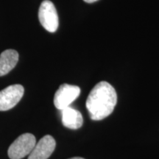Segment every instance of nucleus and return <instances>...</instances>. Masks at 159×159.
<instances>
[{
  "label": "nucleus",
  "mask_w": 159,
  "mask_h": 159,
  "mask_svg": "<svg viewBox=\"0 0 159 159\" xmlns=\"http://www.w3.org/2000/svg\"><path fill=\"white\" fill-rule=\"evenodd\" d=\"M117 94L114 87L105 81L95 85L86 99V108L91 119L99 121L113 112L116 105Z\"/></svg>",
  "instance_id": "obj_1"
},
{
  "label": "nucleus",
  "mask_w": 159,
  "mask_h": 159,
  "mask_svg": "<svg viewBox=\"0 0 159 159\" xmlns=\"http://www.w3.org/2000/svg\"><path fill=\"white\" fill-rule=\"evenodd\" d=\"M36 144L35 137L31 134L19 136L9 147L7 154L11 159H21L28 156Z\"/></svg>",
  "instance_id": "obj_2"
},
{
  "label": "nucleus",
  "mask_w": 159,
  "mask_h": 159,
  "mask_svg": "<svg viewBox=\"0 0 159 159\" xmlns=\"http://www.w3.org/2000/svg\"><path fill=\"white\" fill-rule=\"evenodd\" d=\"M39 19L43 28L49 33H55L59 25L58 15L54 4L49 0L41 2L39 10Z\"/></svg>",
  "instance_id": "obj_3"
},
{
  "label": "nucleus",
  "mask_w": 159,
  "mask_h": 159,
  "mask_svg": "<svg viewBox=\"0 0 159 159\" xmlns=\"http://www.w3.org/2000/svg\"><path fill=\"white\" fill-rule=\"evenodd\" d=\"M80 89L74 85L63 84L55 92L54 105L58 110H63L69 107L71 103L79 97Z\"/></svg>",
  "instance_id": "obj_4"
},
{
  "label": "nucleus",
  "mask_w": 159,
  "mask_h": 159,
  "mask_svg": "<svg viewBox=\"0 0 159 159\" xmlns=\"http://www.w3.org/2000/svg\"><path fill=\"white\" fill-rule=\"evenodd\" d=\"M25 89L21 85L15 84L0 91V111H6L15 107L22 98Z\"/></svg>",
  "instance_id": "obj_5"
},
{
  "label": "nucleus",
  "mask_w": 159,
  "mask_h": 159,
  "mask_svg": "<svg viewBox=\"0 0 159 159\" xmlns=\"http://www.w3.org/2000/svg\"><path fill=\"white\" fill-rule=\"evenodd\" d=\"M56 142L50 135L44 136L35 144L28 159H47L54 152Z\"/></svg>",
  "instance_id": "obj_6"
},
{
  "label": "nucleus",
  "mask_w": 159,
  "mask_h": 159,
  "mask_svg": "<svg viewBox=\"0 0 159 159\" xmlns=\"http://www.w3.org/2000/svg\"><path fill=\"white\" fill-rule=\"evenodd\" d=\"M61 111L62 123L66 128L71 130H77L82 127L83 119L80 111L71 108L70 106L63 109Z\"/></svg>",
  "instance_id": "obj_7"
},
{
  "label": "nucleus",
  "mask_w": 159,
  "mask_h": 159,
  "mask_svg": "<svg viewBox=\"0 0 159 159\" xmlns=\"http://www.w3.org/2000/svg\"><path fill=\"white\" fill-rule=\"evenodd\" d=\"M19 61V53L14 49H7L0 55V77L8 74Z\"/></svg>",
  "instance_id": "obj_8"
},
{
  "label": "nucleus",
  "mask_w": 159,
  "mask_h": 159,
  "mask_svg": "<svg viewBox=\"0 0 159 159\" xmlns=\"http://www.w3.org/2000/svg\"><path fill=\"white\" fill-rule=\"evenodd\" d=\"M83 1L85 2L86 3H94L95 2L98 1V0H83Z\"/></svg>",
  "instance_id": "obj_9"
},
{
  "label": "nucleus",
  "mask_w": 159,
  "mask_h": 159,
  "mask_svg": "<svg viewBox=\"0 0 159 159\" xmlns=\"http://www.w3.org/2000/svg\"><path fill=\"white\" fill-rule=\"evenodd\" d=\"M69 159H85V158H80V157H75V158H69Z\"/></svg>",
  "instance_id": "obj_10"
}]
</instances>
